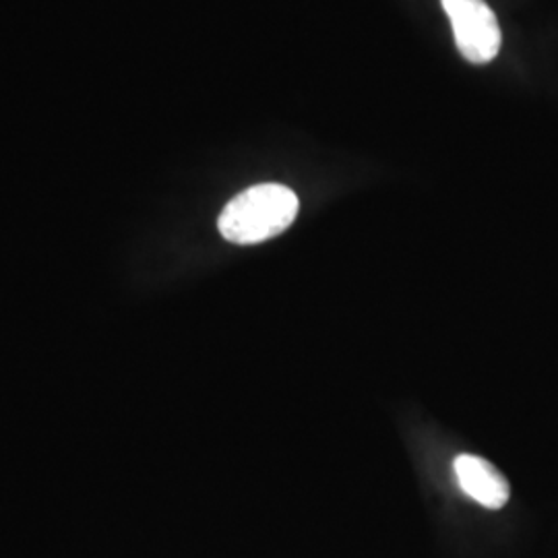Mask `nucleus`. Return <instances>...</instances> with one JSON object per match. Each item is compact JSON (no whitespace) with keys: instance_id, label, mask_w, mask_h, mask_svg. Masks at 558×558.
Returning a JSON list of instances; mask_svg holds the SVG:
<instances>
[{"instance_id":"obj_3","label":"nucleus","mask_w":558,"mask_h":558,"mask_svg":"<svg viewBox=\"0 0 558 558\" xmlns=\"http://www.w3.org/2000/svg\"><path fill=\"white\" fill-rule=\"evenodd\" d=\"M456 476L461 490L486 509H500L507 505L511 488L499 470L478 456H459L456 459Z\"/></svg>"},{"instance_id":"obj_1","label":"nucleus","mask_w":558,"mask_h":558,"mask_svg":"<svg viewBox=\"0 0 558 558\" xmlns=\"http://www.w3.org/2000/svg\"><path fill=\"white\" fill-rule=\"evenodd\" d=\"M299 197L283 184H257L242 191L221 211V236L234 244H259L286 232L299 216Z\"/></svg>"},{"instance_id":"obj_2","label":"nucleus","mask_w":558,"mask_h":558,"mask_svg":"<svg viewBox=\"0 0 558 558\" xmlns=\"http://www.w3.org/2000/svg\"><path fill=\"white\" fill-rule=\"evenodd\" d=\"M453 25L456 44L463 59L486 64L499 54L502 36L499 21L486 0H440Z\"/></svg>"}]
</instances>
